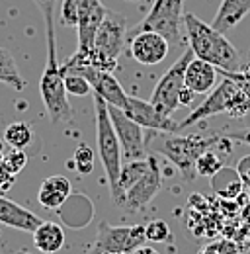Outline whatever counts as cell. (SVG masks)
<instances>
[{"mask_svg": "<svg viewBox=\"0 0 250 254\" xmlns=\"http://www.w3.org/2000/svg\"><path fill=\"white\" fill-rule=\"evenodd\" d=\"M184 28L188 33V43L193 55L201 61H207L217 66L221 72H239L241 55L235 45L217 32L211 24H205L195 14H184Z\"/></svg>", "mask_w": 250, "mask_h": 254, "instance_id": "obj_1", "label": "cell"}, {"mask_svg": "<svg viewBox=\"0 0 250 254\" xmlns=\"http://www.w3.org/2000/svg\"><path fill=\"white\" fill-rule=\"evenodd\" d=\"M45 18V37H47V63L43 68L41 80H39V92L43 106L47 110L49 120L57 126L72 120V108L66 98V88H64V76H62L61 64L57 59V43H55V20L53 12L43 14Z\"/></svg>", "mask_w": 250, "mask_h": 254, "instance_id": "obj_2", "label": "cell"}, {"mask_svg": "<svg viewBox=\"0 0 250 254\" xmlns=\"http://www.w3.org/2000/svg\"><path fill=\"white\" fill-rule=\"evenodd\" d=\"M94 110H96V143H98V155L102 159V166L110 184V193L114 197V203L118 207H124V195L120 190V174H122V147L116 135L114 124L110 120V112H108V104L92 92Z\"/></svg>", "mask_w": 250, "mask_h": 254, "instance_id": "obj_3", "label": "cell"}, {"mask_svg": "<svg viewBox=\"0 0 250 254\" xmlns=\"http://www.w3.org/2000/svg\"><path fill=\"white\" fill-rule=\"evenodd\" d=\"M223 141L225 139H221L219 135H215V137H197V135L164 133V137L155 141V151L170 160L180 170V174L186 182H191L197 176V172H195L197 159L205 151L221 145Z\"/></svg>", "mask_w": 250, "mask_h": 254, "instance_id": "obj_4", "label": "cell"}, {"mask_svg": "<svg viewBox=\"0 0 250 254\" xmlns=\"http://www.w3.org/2000/svg\"><path fill=\"white\" fill-rule=\"evenodd\" d=\"M250 112V98L247 92L231 78L225 76V80H221L217 86L213 88V92L203 100V104H199L195 110H191V114L186 120L178 122L180 129L189 127L205 118L217 116V114H229L233 118H243Z\"/></svg>", "mask_w": 250, "mask_h": 254, "instance_id": "obj_5", "label": "cell"}, {"mask_svg": "<svg viewBox=\"0 0 250 254\" xmlns=\"http://www.w3.org/2000/svg\"><path fill=\"white\" fill-rule=\"evenodd\" d=\"M125 33H127V20H125V16L108 10L102 26L98 28L92 51L82 53L86 63L92 64L94 68L112 72L118 66V57L124 51Z\"/></svg>", "mask_w": 250, "mask_h": 254, "instance_id": "obj_6", "label": "cell"}, {"mask_svg": "<svg viewBox=\"0 0 250 254\" xmlns=\"http://www.w3.org/2000/svg\"><path fill=\"white\" fill-rule=\"evenodd\" d=\"M193 57H195L193 51L188 47L186 51L172 63V66L160 76V80L156 82L155 90H153V96H151L149 102L155 106L160 114L172 116V112H176V110L180 108L178 96H180V90L186 86V82H184L186 68Z\"/></svg>", "mask_w": 250, "mask_h": 254, "instance_id": "obj_7", "label": "cell"}, {"mask_svg": "<svg viewBox=\"0 0 250 254\" xmlns=\"http://www.w3.org/2000/svg\"><path fill=\"white\" fill-rule=\"evenodd\" d=\"M147 243L145 237V225H133V227H112L110 223L102 221L98 225V235L92 245L90 254H100L106 251L112 253H133L135 249L143 247Z\"/></svg>", "mask_w": 250, "mask_h": 254, "instance_id": "obj_8", "label": "cell"}, {"mask_svg": "<svg viewBox=\"0 0 250 254\" xmlns=\"http://www.w3.org/2000/svg\"><path fill=\"white\" fill-rule=\"evenodd\" d=\"M184 0H156L149 16L139 24L137 32H156L170 41H180V26L184 22Z\"/></svg>", "mask_w": 250, "mask_h": 254, "instance_id": "obj_9", "label": "cell"}, {"mask_svg": "<svg viewBox=\"0 0 250 254\" xmlns=\"http://www.w3.org/2000/svg\"><path fill=\"white\" fill-rule=\"evenodd\" d=\"M108 112H110V120L114 124L120 147H122V155L127 160H145L149 159L147 155V147H145V139H143V127L135 124L133 120H129L124 114V110L110 106L108 104Z\"/></svg>", "mask_w": 250, "mask_h": 254, "instance_id": "obj_10", "label": "cell"}, {"mask_svg": "<svg viewBox=\"0 0 250 254\" xmlns=\"http://www.w3.org/2000/svg\"><path fill=\"white\" fill-rule=\"evenodd\" d=\"M162 188V174H160V166L156 157H149V168L147 172L133 184V188H129V191L125 193V203L124 207L129 213L135 211H143L153 199L156 197V193Z\"/></svg>", "mask_w": 250, "mask_h": 254, "instance_id": "obj_11", "label": "cell"}, {"mask_svg": "<svg viewBox=\"0 0 250 254\" xmlns=\"http://www.w3.org/2000/svg\"><path fill=\"white\" fill-rule=\"evenodd\" d=\"M124 114L141 127L155 129L158 133H178V131H182L178 122H174L170 116L160 114L151 102L141 100L137 96H127V108L124 110Z\"/></svg>", "mask_w": 250, "mask_h": 254, "instance_id": "obj_12", "label": "cell"}, {"mask_svg": "<svg viewBox=\"0 0 250 254\" xmlns=\"http://www.w3.org/2000/svg\"><path fill=\"white\" fill-rule=\"evenodd\" d=\"M108 8L100 0H80L78 4V53L92 51L98 28L106 18Z\"/></svg>", "mask_w": 250, "mask_h": 254, "instance_id": "obj_13", "label": "cell"}, {"mask_svg": "<svg viewBox=\"0 0 250 254\" xmlns=\"http://www.w3.org/2000/svg\"><path fill=\"white\" fill-rule=\"evenodd\" d=\"M168 39L164 35L156 32H137V35L131 39V45H129V51H131V57L141 64H158L162 63L168 55Z\"/></svg>", "mask_w": 250, "mask_h": 254, "instance_id": "obj_14", "label": "cell"}, {"mask_svg": "<svg viewBox=\"0 0 250 254\" xmlns=\"http://www.w3.org/2000/svg\"><path fill=\"white\" fill-rule=\"evenodd\" d=\"M219 68L213 66L207 61H201L197 57H193L186 68V76L184 82L189 90H193L195 94H207L217 86Z\"/></svg>", "mask_w": 250, "mask_h": 254, "instance_id": "obj_15", "label": "cell"}, {"mask_svg": "<svg viewBox=\"0 0 250 254\" xmlns=\"http://www.w3.org/2000/svg\"><path fill=\"white\" fill-rule=\"evenodd\" d=\"M0 223L18 231L33 233L41 225V219L35 213H31L28 207L0 195Z\"/></svg>", "mask_w": 250, "mask_h": 254, "instance_id": "obj_16", "label": "cell"}, {"mask_svg": "<svg viewBox=\"0 0 250 254\" xmlns=\"http://www.w3.org/2000/svg\"><path fill=\"white\" fill-rule=\"evenodd\" d=\"M70 191H72V186H70V180L66 176H61V174L49 176L39 186L37 201L45 209H59L62 203L68 199Z\"/></svg>", "mask_w": 250, "mask_h": 254, "instance_id": "obj_17", "label": "cell"}, {"mask_svg": "<svg viewBox=\"0 0 250 254\" xmlns=\"http://www.w3.org/2000/svg\"><path fill=\"white\" fill-rule=\"evenodd\" d=\"M250 14V0H221L215 20H213V28L217 32L225 33L233 30L241 20H245Z\"/></svg>", "mask_w": 250, "mask_h": 254, "instance_id": "obj_18", "label": "cell"}, {"mask_svg": "<svg viewBox=\"0 0 250 254\" xmlns=\"http://www.w3.org/2000/svg\"><path fill=\"white\" fill-rule=\"evenodd\" d=\"M33 245L39 253L55 254L64 247V231L55 221H41L33 231Z\"/></svg>", "mask_w": 250, "mask_h": 254, "instance_id": "obj_19", "label": "cell"}, {"mask_svg": "<svg viewBox=\"0 0 250 254\" xmlns=\"http://www.w3.org/2000/svg\"><path fill=\"white\" fill-rule=\"evenodd\" d=\"M211 188L219 197H223L225 201H233L243 193V180L237 172V168L231 166H223L217 174L211 176Z\"/></svg>", "mask_w": 250, "mask_h": 254, "instance_id": "obj_20", "label": "cell"}, {"mask_svg": "<svg viewBox=\"0 0 250 254\" xmlns=\"http://www.w3.org/2000/svg\"><path fill=\"white\" fill-rule=\"evenodd\" d=\"M0 82L14 88V90H24L26 88V80L20 74V68L14 61L12 53L6 51L4 47H0Z\"/></svg>", "mask_w": 250, "mask_h": 254, "instance_id": "obj_21", "label": "cell"}, {"mask_svg": "<svg viewBox=\"0 0 250 254\" xmlns=\"http://www.w3.org/2000/svg\"><path fill=\"white\" fill-rule=\"evenodd\" d=\"M147 168H149V159L127 160V164L122 166V174H120V190H122L124 199H125V193L129 191V188H133V184L147 172Z\"/></svg>", "mask_w": 250, "mask_h": 254, "instance_id": "obj_22", "label": "cell"}, {"mask_svg": "<svg viewBox=\"0 0 250 254\" xmlns=\"http://www.w3.org/2000/svg\"><path fill=\"white\" fill-rule=\"evenodd\" d=\"M4 141L14 149H26L31 143V127L26 122H14L6 127Z\"/></svg>", "mask_w": 250, "mask_h": 254, "instance_id": "obj_23", "label": "cell"}, {"mask_svg": "<svg viewBox=\"0 0 250 254\" xmlns=\"http://www.w3.org/2000/svg\"><path fill=\"white\" fill-rule=\"evenodd\" d=\"M225 166V157H221L217 153H213L211 149L209 151H205L197 162H195V172H197V176H207V178H211L213 174H217L219 170Z\"/></svg>", "mask_w": 250, "mask_h": 254, "instance_id": "obj_24", "label": "cell"}, {"mask_svg": "<svg viewBox=\"0 0 250 254\" xmlns=\"http://www.w3.org/2000/svg\"><path fill=\"white\" fill-rule=\"evenodd\" d=\"M145 237L151 243H168V241H172V231L166 221L153 219L145 225Z\"/></svg>", "mask_w": 250, "mask_h": 254, "instance_id": "obj_25", "label": "cell"}, {"mask_svg": "<svg viewBox=\"0 0 250 254\" xmlns=\"http://www.w3.org/2000/svg\"><path fill=\"white\" fill-rule=\"evenodd\" d=\"M64 76V88H66V94L72 96H88L92 92L88 80L80 74H74V72H62Z\"/></svg>", "mask_w": 250, "mask_h": 254, "instance_id": "obj_26", "label": "cell"}, {"mask_svg": "<svg viewBox=\"0 0 250 254\" xmlns=\"http://www.w3.org/2000/svg\"><path fill=\"white\" fill-rule=\"evenodd\" d=\"M74 168L80 174H90L94 168V153L88 145H78L74 151Z\"/></svg>", "mask_w": 250, "mask_h": 254, "instance_id": "obj_27", "label": "cell"}, {"mask_svg": "<svg viewBox=\"0 0 250 254\" xmlns=\"http://www.w3.org/2000/svg\"><path fill=\"white\" fill-rule=\"evenodd\" d=\"M26 155L20 151V149H14V153L10 155V159H6V166H8V170L12 172V174H18L22 168H24V164H26Z\"/></svg>", "mask_w": 250, "mask_h": 254, "instance_id": "obj_28", "label": "cell"}, {"mask_svg": "<svg viewBox=\"0 0 250 254\" xmlns=\"http://www.w3.org/2000/svg\"><path fill=\"white\" fill-rule=\"evenodd\" d=\"M235 168H237V172H239V176H241L245 188H250V155L241 157Z\"/></svg>", "mask_w": 250, "mask_h": 254, "instance_id": "obj_29", "label": "cell"}, {"mask_svg": "<svg viewBox=\"0 0 250 254\" xmlns=\"http://www.w3.org/2000/svg\"><path fill=\"white\" fill-rule=\"evenodd\" d=\"M195 92L193 90H189L188 86H184L182 90H180V96H178V104L180 106H191V102H193V98H195Z\"/></svg>", "mask_w": 250, "mask_h": 254, "instance_id": "obj_30", "label": "cell"}, {"mask_svg": "<svg viewBox=\"0 0 250 254\" xmlns=\"http://www.w3.org/2000/svg\"><path fill=\"white\" fill-rule=\"evenodd\" d=\"M33 2H35V6L39 8L41 14L55 12V4H57V0H33Z\"/></svg>", "mask_w": 250, "mask_h": 254, "instance_id": "obj_31", "label": "cell"}, {"mask_svg": "<svg viewBox=\"0 0 250 254\" xmlns=\"http://www.w3.org/2000/svg\"><path fill=\"white\" fill-rule=\"evenodd\" d=\"M133 254H160L156 251L155 247H147V245H143V247H139V249H135Z\"/></svg>", "mask_w": 250, "mask_h": 254, "instance_id": "obj_32", "label": "cell"}, {"mask_svg": "<svg viewBox=\"0 0 250 254\" xmlns=\"http://www.w3.org/2000/svg\"><path fill=\"white\" fill-rule=\"evenodd\" d=\"M231 137H237V139H243L245 143H250V129H245V131H237V133H233Z\"/></svg>", "mask_w": 250, "mask_h": 254, "instance_id": "obj_33", "label": "cell"}, {"mask_svg": "<svg viewBox=\"0 0 250 254\" xmlns=\"http://www.w3.org/2000/svg\"><path fill=\"white\" fill-rule=\"evenodd\" d=\"M100 254H127V253H112V251H106V253H100Z\"/></svg>", "mask_w": 250, "mask_h": 254, "instance_id": "obj_34", "label": "cell"}, {"mask_svg": "<svg viewBox=\"0 0 250 254\" xmlns=\"http://www.w3.org/2000/svg\"><path fill=\"white\" fill-rule=\"evenodd\" d=\"M133 2H139V0H133Z\"/></svg>", "mask_w": 250, "mask_h": 254, "instance_id": "obj_35", "label": "cell"}, {"mask_svg": "<svg viewBox=\"0 0 250 254\" xmlns=\"http://www.w3.org/2000/svg\"><path fill=\"white\" fill-rule=\"evenodd\" d=\"M155 2H156V0H155Z\"/></svg>", "mask_w": 250, "mask_h": 254, "instance_id": "obj_36", "label": "cell"}]
</instances>
